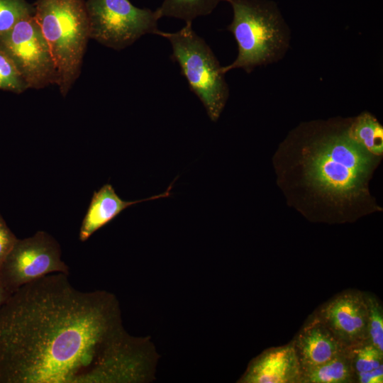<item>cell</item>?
I'll use <instances>...</instances> for the list:
<instances>
[{"label": "cell", "instance_id": "1", "mask_svg": "<svg viewBox=\"0 0 383 383\" xmlns=\"http://www.w3.org/2000/svg\"><path fill=\"white\" fill-rule=\"evenodd\" d=\"M143 367L116 297L80 291L68 274L32 281L0 307V383H131Z\"/></svg>", "mask_w": 383, "mask_h": 383}, {"label": "cell", "instance_id": "2", "mask_svg": "<svg viewBox=\"0 0 383 383\" xmlns=\"http://www.w3.org/2000/svg\"><path fill=\"white\" fill-rule=\"evenodd\" d=\"M350 121L301 123L273 155L277 185L288 204L311 221L353 222L382 210L369 189L382 157L350 136Z\"/></svg>", "mask_w": 383, "mask_h": 383}, {"label": "cell", "instance_id": "3", "mask_svg": "<svg viewBox=\"0 0 383 383\" xmlns=\"http://www.w3.org/2000/svg\"><path fill=\"white\" fill-rule=\"evenodd\" d=\"M233 20L228 26L238 45V55L223 73L255 67L282 59L289 47L290 30L277 5L269 0H228Z\"/></svg>", "mask_w": 383, "mask_h": 383}, {"label": "cell", "instance_id": "4", "mask_svg": "<svg viewBox=\"0 0 383 383\" xmlns=\"http://www.w3.org/2000/svg\"><path fill=\"white\" fill-rule=\"evenodd\" d=\"M34 18L49 47L60 94L65 97L79 77L89 24L84 0H35Z\"/></svg>", "mask_w": 383, "mask_h": 383}, {"label": "cell", "instance_id": "5", "mask_svg": "<svg viewBox=\"0 0 383 383\" xmlns=\"http://www.w3.org/2000/svg\"><path fill=\"white\" fill-rule=\"evenodd\" d=\"M172 46L171 59L178 64L190 90L199 99L213 122L220 117L229 96L225 73L211 48L196 33L192 22L174 33L158 30Z\"/></svg>", "mask_w": 383, "mask_h": 383}, {"label": "cell", "instance_id": "6", "mask_svg": "<svg viewBox=\"0 0 383 383\" xmlns=\"http://www.w3.org/2000/svg\"><path fill=\"white\" fill-rule=\"evenodd\" d=\"M89 36L116 50L125 49L143 35L155 34L160 19L157 10L142 9L129 0H84Z\"/></svg>", "mask_w": 383, "mask_h": 383}, {"label": "cell", "instance_id": "7", "mask_svg": "<svg viewBox=\"0 0 383 383\" xmlns=\"http://www.w3.org/2000/svg\"><path fill=\"white\" fill-rule=\"evenodd\" d=\"M0 50L13 61L28 89L57 84L55 65L34 15L21 20L0 36Z\"/></svg>", "mask_w": 383, "mask_h": 383}, {"label": "cell", "instance_id": "8", "mask_svg": "<svg viewBox=\"0 0 383 383\" xmlns=\"http://www.w3.org/2000/svg\"><path fill=\"white\" fill-rule=\"evenodd\" d=\"M69 267L61 258L59 243L45 231L18 239L0 266L1 278L11 293L43 276L53 273L69 275Z\"/></svg>", "mask_w": 383, "mask_h": 383}, {"label": "cell", "instance_id": "9", "mask_svg": "<svg viewBox=\"0 0 383 383\" xmlns=\"http://www.w3.org/2000/svg\"><path fill=\"white\" fill-rule=\"evenodd\" d=\"M316 313L347 348L368 341L364 292L345 291L324 304Z\"/></svg>", "mask_w": 383, "mask_h": 383}, {"label": "cell", "instance_id": "10", "mask_svg": "<svg viewBox=\"0 0 383 383\" xmlns=\"http://www.w3.org/2000/svg\"><path fill=\"white\" fill-rule=\"evenodd\" d=\"M301 367L293 341L269 348L254 358L240 379L243 383H300Z\"/></svg>", "mask_w": 383, "mask_h": 383}, {"label": "cell", "instance_id": "11", "mask_svg": "<svg viewBox=\"0 0 383 383\" xmlns=\"http://www.w3.org/2000/svg\"><path fill=\"white\" fill-rule=\"evenodd\" d=\"M302 372L320 365L347 350L314 313L292 340Z\"/></svg>", "mask_w": 383, "mask_h": 383}, {"label": "cell", "instance_id": "12", "mask_svg": "<svg viewBox=\"0 0 383 383\" xmlns=\"http://www.w3.org/2000/svg\"><path fill=\"white\" fill-rule=\"evenodd\" d=\"M172 186L171 184L162 194L140 200L124 201L116 193L112 185L104 184L99 191L94 193L80 228V240H87L95 231L112 221L130 206L170 196Z\"/></svg>", "mask_w": 383, "mask_h": 383}, {"label": "cell", "instance_id": "13", "mask_svg": "<svg viewBox=\"0 0 383 383\" xmlns=\"http://www.w3.org/2000/svg\"><path fill=\"white\" fill-rule=\"evenodd\" d=\"M355 372L348 349L330 360L301 373L300 383H353Z\"/></svg>", "mask_w": 383, "mask_h": 383}, {"label": "cell", "instance_id": "14", "mask_svg": "<svg viewBox=\"0 0 383 383\" xmlns=\"http://www.w3.org/2000/svg\"><path fill=\"white\" fill-rule=\"evenodd\" d=\"M348 133L355 141L368 152L382 157L383 127L372 113L365 111L350 118Z\"/></svg>", "mask_w": 383, "mask_h": 383}, {"label": "cell", "instance_id": "15", "mask_svg": "<svg viewBox=\"0 0 383 383\" xmlns=\"http://www.w3.org/2000/svg\"><path fill=\"white\" fill-rule=\"evenodd\" d=\"M228 0H163L156 9L160 18L171 17L187 22L211 14L221 1Z\"/></svg>", "mask_w": 383, "mask_h": 383}, {"label": "cell", "instance_id": "16", "mask_svg": "<svg viewBox=\"0 0 383 383\" xmlns=\"http://www.w3.org/2000/svg\"><path fill=\"white\" fill-rule=\"evenodd\" d=\"M34 13V4L26 0H0V36L11 30L18 21Z\"/></svg>", "mask_w": 383, "mask_h": 383}, {"label": "cell", "instance_id": "17", "mask_svg": "<svg viewBox=\"0 0 383 383\" xmlns=\"http://www.w3.org/2000/svg\"><path fill=\"white\" fill-rule=\"evenodd\" d=\"M348 351L355 374L369 371L383 365V352L369 341L349 348Z\"/></svg>", "mask_w": 383, "mask_h": 383}, {"label": "cell", "instance_id": "18", "mask_svg": "<svg viewBox=\"0 0 383 383\" xmlns=\"http://www.w3.org/2000/svg\"><path fill=\"white\" fill-rule=\"evenodd\" d=\"M367 306L368 341L383 352V309L379 300L365 293Z\"/></svg>", "mask_w": 383, "mask_h": 383}, {"label": "cell", "instance_id": "19", "mask_svg": "<svg viewBox=\"0 0 383 383\" xmlns=\"http://www.w3.org/2000/svg\"><path fill=\"white\" fill-rule=\"evenodd\" d=\"M28 84L13 61L0 50V90L21 94Z\"/></svg>", "mask_w": 383, "mask_h": 383}, {"label": "cell", "instance_id": "20", "mask_svg": "<svg viewBox=\"0 0 383 383\" xmlns=\"http://www.w3.org/2000/svg\"><path fill=\"white\" fill-rule=\"evenodd\" d=\"M18 238L0 214V266L11 252Z\"/></svg>", "mask_w": 383, "mask_h": 383}, {"label": "cell", "instance_id": "21", "mask_svg": "<svg viewBox=\"0 0 383 383\" xmlns=\"http://www.w3.org/2000/svg\"><path fill=\"white\" fill-rule=\"evenodd\" d=\"M355 379L357 383H382L383 365L369 371L356 373Z\"/></svg>", "mask_w": 383, "mask_h": 383}, {"label": "cell", "instance_id": "22", "mask_svg": "<svg viewBox=\"0 0 383 383\" xmlns=\"http://www.w3.org/2000/svg\"><path fill=\"white\" fill-rule=\"evenodd\" d=\"M11 293L4 285L0 276V307L9 299Z\"/></svg>", "mask_w": 383, "mask_h": 383}]
</instances>
